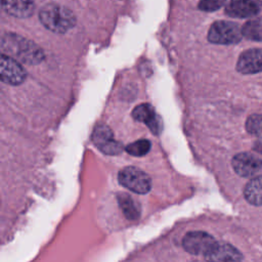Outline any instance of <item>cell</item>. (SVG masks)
Instances as JSON below:
<instances>
[{
    "mask_svg": "<svg viewBox=\"0 0 262 262\" xmlns=\"http://www.w3.org/2000/svg\"><path fill=\"white\" fill-rule=\"evenodd\" d=\"M242 38V28L237 24L227 20L215 21L208 32V40L214 44H236Z\"/></svg>",
    "mask_w": 262,
    "mask_h": 262,
    "instance_id": "3957f363",
    "label": "cell"
},
{
    "mask_svg": "<svg viewBox=\"0 0 262 262\" xmlns=\"http://www.w3.org/2000/svg\"><path fill=\"white\" fill-rule=\"evenodd\" d=\"M118 203L119 206L125 215V217L129 220H136L139 217V208L137 203L127 193L121 192L118 194Z\"/></svg>",
    "mask_w": 262,
    "mask_h": 262,
    "instance_id": "5bb4252c",
    "label": "cell"
},
{
    "mask_svg": "<svg viewBox=\"0 0 262 262\" xmlns=\"http://www.w3.org/2000/svg\"><path fill=\"white\" fill-rule=\"evenodd\" d=\"M3 10L15 17H29L34 12L33 0H0Z\"/></svg>",
    "mask_w": 262,
    "mask_h": 262,
    "instance_id": "7c38bea8",
    "label": "cell"
},
{
    "mask_svg": "<svg viewBox=\"0 0 262 262\" xmlns=\"http://www.w3.org/2000/svg\"><path fill=\"white\" fill-rule=\"evenodd\" d=\"M246 200L255 206H262V175L254 177L245 187Z\"/></svg>",
    "mask_w": 262,
    "mask_h": 262,
    "instance_id": "4fadbf2b",
    "label": "cell"
},
{
    "mask_svg": "<svg viewBox=\"0 0 262 262\" xmlns=\"http://www.w3.org/2000/svg\"><path fill=\"white\" fill-rule=\"evenodd\" d=\"M207 262H239L241 252L233 246L225 243H216L206 254Z\"/></svg>",
    "mask_w": 262,
    "mask_h": 262,
    "instance_id": "30bf717a",
    "label": "cell"
},
{
    "mask_svg": "<svg viewBox=\"0 0 262 262\" xmlns=\"http://www.w3.org/2000/svg\"><path fill=\"white\" fill-rule=\"evenodd\" d=\"M236 71L244 75L262 72V49L252 48L241 53L236 62Z\"/></svg>",
    "mask_w": 262,
    "mask_h": 262,
    "instance_id": "9c48e42d",
    "label": "cell"
},
{
    "mask_svg": "<svg viewBox=\"0 0 262 262\" xmlns=\"http://www.w3.org/2000/svg\"><path fill=\"white\" fill-rule=\"evenodd\" d=\"M150 149V142L147 139L136 140L126 146V151L135 157H142Z\"/></svg>",
    "mask_w": 262,
    "mask_h": 262,
    "instance_id": "ac0fdd59",
    "label": "cell"
},
{
    "mask_svg": "<svg viewBox=\"0 0 262 262\" xmlns=\"http://www.w3.org/2000/svg\"><path fill=\"white\" fill-rule=\"evenodd\" d=\"M225 2L226 0H200L199 8L203 11L211 12L221 8Z\"/></svg>",
    "mask_w": 262,
    "mask_h": 262,
    "instance_id": "d6986e66",
    "label": "cell"
},
{
    "mask_svg": "<svg viewBox=\"0 0 262 262\" xmlns=\"http://www.w3.org/2000/svg\"><path fill=\"white\" fill-rule=\"evenodd\" d=\"M114 140L113 132L111 128L104 124H98L92 132V141L94 144L101 149L107 143Z\"/></svg>",
    "mask_w": 262,
    "mask_h": 262,
    "instance_id": "2e32d148",
    "label": "cell"
},
{
    "mask_svg": "<svg viewBox=\"0 0 262 262\" xmlns=\"http://www.w3.org/2000/svg\"><path fill=\"white\" fill-rule=\"evenodd\" d=\"M215 244L214 237L204 231L188 232L182 241L183 248L193 255H205Z\"/></svg>",
    "mask_w": 262,
    "mask_h": 262,
    "instance_id": "52a82bcc",
    "label": "cell"
},
{
    "mask_svg": "<svg viewBox=\"0 0 262 262\" xmlns=\"http://www.w3.org/2000/svg\"><path fill=\"white\" fill-rule=\"evenodd\" d=\"M232 168L242 177H252L262 170V160L251 152H239L232 159Z\"/></svg>",
    "mask_w": 262,
    "mask_h": 262,
    "instance_id": "8992f818",
    "label": "cell"
},
{
    "mask_svg": "<svg viewBox=\"0 0 262 262\" xmlns=\"http://www.w3.org/2000/svg\"><path fill=\"white\" fill-rule=\"evenodd\" d=\"M26 71L20 62L10 56L1 54L0 78L2 82L10 85H19L26 80Z\"/></svg>",
    "mask_w": 262,
    "mask_h": 262,
    "instance_id": "5b68a950",
    "label": "cell"
},
{
    "mask_svg": "<svg viewBox=\"0 0 262 262\" xmlns=\"http://www.w3.org/2000/svg\"><path fill=\"white\" fill-rule=\"evenodd\" d=\"M2 54L12 57L18 62L37 64L43 61V50L31 40L15 34L7 33L1 38Z\"/></svg>",
    "mask_w": 262,
    "mask_h": 262,
    "instance_id": "6da1fadb",
    "label": "cell"
},
{
    "mask_svg": "<svg viewBox=\"0 0 262 262\" xmlns=\"http://www.w3.org/2000/svg\"><path fill=\"white\" fill-rule=\"evenodd\" d=\"M132 116L136 121L145 124L154 134L161 133L163 129L162 120L150 104L142 103L137 105L133 110Z\"/></svg>",
    "mask_w": 262,
    "mask_h": 262,
    "instance_id": "8fae6325",
    "label": "cell"
},
{
    "mask_svg": "<svg viewBox=\"0 0 262 262\" xmlns=\"http://www.w3.org/2000/svg\"><path fill=\"white\" fill-rule=\"evenodd\" d=\"M246 130L254 136L262 137V115L253 114L249 116L246 121Z\"/></svg>",
    "mask_w": 262,
    "mask_h": 262,
    "instance_id": "e0dca14e",
    "label": "cell"
},
{
    "mask_svg": "<svg viewBox=\"0 0 262 262\" xmlns=\"http://www.w3.org/2000/svg\"><path fill=\"white\" fill-rule=\"evenodd\" d=\"M119 182L136 193H146L151 187L149 176L142 170L135 167H127L120 171Z\"/></svg>",
    "mask_w": 262,
    "mask_h": 262,
    "instance_id": "277c9868",
    "label": "cell"
},
{
    "mask_svg": "<svg viewBox=\"0 0 262 262\" xmlns=\"http://www.w3.org/2000/svg\"><path fill=\"white\" fill-rule=\"evenodd\" d=\"M42 25L51 32L63 34L76 24V16L71 9L60 4L50 3L42 7L39 12Z\"/></svg>",
    "mask_w": 262,
    "mask_h": 262,
    "instance_id": "7a4b0ae2",
    "label": "cell"
},
{
    "mask_svg": "<svg viewBox=\"0 0 262 262\" xmlns=\"http://www.w3.org/2000/svg\"><path fill=\"white\" fill-rule=\"evenodd\" d=\"M243 37L248 40L262 42V17H254L242 27Z\"/></svg>",
    "mask_w": 262,
    "mask_h": 262,
    "instance_id": "9a60e30c",
    "label": "cell"
},
{
    "mask_svg": "<svg viewBox=\"0 0 262 262\" xmlns=\"http://www.w3.org/2000/svg\"><path fill=\"white\" fill-rule=\"evenodd\" d=\"M262 9V0H230L225 7V13L235 18L253 17Z\"/></svg>",
    "mask_w": 262,
    "mask_h": 262,
    "instance_id": "ba28073f",
    "label": "cell"
}]
</instances>
